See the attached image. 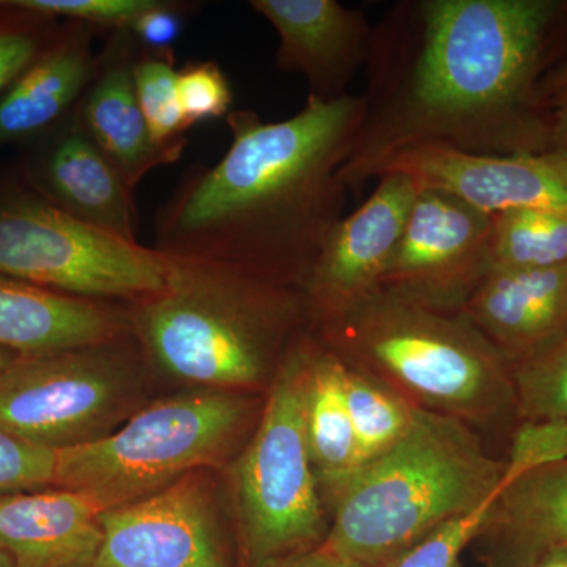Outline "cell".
I'll list each match as a JSON object with an SVG mask.
<instances>
[{
	"label": "cell",
	"mask_w": 567,
	"mask_h": 567,
	"mask_svg": "<svg viewBox=\"0 0 567 567\" xmlns=\"http://www.w3.org/2000/svg\"><path fill=\"white\" fill-rule=\"evenodd\" d=\"M249 7L278 33L276 69L301 74L309 96L336 102L365 70L374 25L361 9L336 0H251Z\"/></svg>",
	"instance_id": "obj_15"
},
{
	"label": "cell",
	"mask_w": 567,
	"mask_h": 567,
	"mask_svg": "<svg viewBox=\"0 0 567 567\" xmlns=\"http://www.w3.org/2000/svg\"><path fill=\"white\" fill-rule=\"evenodd\" d=\"M102 543L100 511L78 492L0 496V546L17 567H92Z\"/></svg>",
	"instance_id": "obj_20"
},
{
	"label": "cell",
	"mask_w": 567,
	"mask_h": 567,
	"mask_svg": "<svg viewBox=\"0 0 567 567\" xmlns=\"http://www.w3.org/2000/svg\"><path fill=\"white\" fill-rule=\"evenodd\" d=\"M540 102L548 110H554L555 104L561 102L567 96V58L563 59L557 66H554L544 80L540 81L537 89Z\"/></svg>",
	"instance_id": "obj_35"
},
{
	"label": "cell",
	"mask_w": 567,
	"mask_h": 567,
	"mask_svg": "<svg viewBox=\"0 0 567 567\" xmlns=\"http://www.w3.org/2000/svg\"><path fill=\"white\" fill-rule=\"evenodd\" d=\"M308 338L284 354L262 420L233 473L241 550L248 567L322 546L319 483L305 431Z\"/></svg>",
	"instance_id": "obj_7"
},
{
	"label": "cell",
	"mask_w": 567,
	"mask_h": 567,
	"mask_svg": "<svg viewBox=\"0 0 567 567\" xmlns=\"http://www.w3.org/2000/svg\"><path fill=\"white\" fill-rule=\"evenodd\" d=\"M565 461L567 420H524L514 432L498 492L529 472Z\"/></svg>",
	"instance_id": "obj_28"
},
{
	"label": "cell",
	"mask_w": 567,
	"mask_h": 567,
	"mask_svg": "<svg viewBox=\"0 0 567 567\" xmlns=\"http://www.w3.org/2000/svg\"><path fill=\"white\" fill-rule=\"evenodd\" d=\"M100 522L103 543L92 567H230L210 487L200 472L102 511Z\"/></svg>",
	"instance_id": "obj_11"
},
{
	"label": "cell",
	"mask_w": 567,
	"mask_h": 567,
	"mask_svg": "<svg viewBox=\"0 0 567 567\" xmlns=\"http://www.w3.org/2000/svg\"><path fill=\"white\" fill-rule=\"evenodd\" d=\"M567 159V96L551 110L550 151Z\"/></svg>",
	"instance_id": "obj_36"
},
{
	"label": "cell",
	"mask_w": 567,
	"mask_h": 567,
	"mask_svg": "<svg viewBox=\"0 0 567 567\" xmlns=\"http://www.w3.org/2000/svg\"><path fill=\"white\" fill-rule=\"evenodd\" d=\"M385 174L406 175L417 192L450 194L491 216L567 205V159L551 152L480 155L420 145L391 155L377 167L372 181Z\"/></svg>",
	"instance_id": "obj_12"
},
{
	"label": "cell",
	"mask_w": 567,
	"mask_h": 567,
	"mask_svg": "<svg viewBox=\"0 0 567 567\" xmlns=\"http://www.w3.org/2000/svg\"><path fill=\"white\" fill-rule=\"evenodd\" d=\"M565 341H567V338L565 339Z\"/></svg>",
	"instance_id": "obj_40"
},
{
	"label": "cell",
	"mask_w": 567,
	"mask_h": 567,
	"mask_svg": "<svg viewBox=\"0 0 567 567\" xmlns=\"http://www.w3.org/2000/svg\"><path fill=\"white\" fill-rule=\"evenodd\" d=\"M322 331L346 360L401 386L423 409L465 423L517 412L511 365L461 315L380 289Z\"/></svg>",
	"instance_id": "obj_5"
},
{
	"label": "cell",
	"mask_w": 567,
	"mask_h": 567,
	"mask_svg": "<svg viewBox=\"0 0 567 567\" xmlns=\"http://www.w3.org/2000/svg\"><path fill=\"white\" fill-rule=\"evenodd\" d=\"M174 55L142 54L134 63L137 102L153 140L164 148L185 151L192 126L183 117L177 96Z\"/></svg>",
	"instance_id": "obj_25"
},
{
	"label": "cell",
	"mask_w": 567,
	"mask_h": 567,
	"mask_svg": "<svg viewBox=\"0 0 567 567\" xmlns=\"http://www.w3.org/2000/svg\"><path fill=\"white\" fill-rule=\"evenodd\" d=\"M155 248L78 221L21 181L0 182V275L85 300H151L169 289Z\"/></svg>",
	"instance_id": "obj_8"
},
{
	"label": "cell",
	"mask_w": 567,
	"mask_h": 567,
	"mask_svg": "<svg viewBox=\"0 0 567 567\" xmlns=\"http://www.w3.org/2000/svg\"><path fill=\"white\" fill-rule=\"evenodd\" d=\"M0 567H17L13 559H11L9 551L0 546Z\"/></svg>",
	"instance_id": "obj_39"
},
{
	"label": "cell",
	"mask_w": 567,
	"mask_h": 567,
	"mask_svg": "<svg viewBox=\"0 0 567 567\" xmlns=\"http://www.w3.org/2000/svg\"><path fill=\"white\" fill-rule=\"evenodd\" d=\"M110 35L100 52L99 74L78 104L76 114L134 193L145 175L164 164L178 162L183 152L164 148L153 140L134 85V63L140 58L137 44L126 31H112Z\"/></svg>",
	"instance_id": "obj_18"
},
{
	"label": "cell",
	"mask_w": 567,
	"mask_h": 567,
	"mask_svg": "<svg viewBox=\"0 0 567 567\" xmlns=\"http://www.w3.org/2000/svg\"><path fill=\"white\" fill-rule=\"evenodd\" d=\"M344 393L361 465L394 446L412 425L416 405L360 365L346 360Z\"/></svg>",
	"instance_id": "obj_24"
},
{
	"label": "cell",
	"mask_w": 567,
	"mask_h": 567,
	"mask_svg": "<svg viewBox=\"0 0 567 567\" xmlns=\"http://www.w3.org/2000/svg\"><path fill=\"white\" fill-rule=\"evenodd\" d=\"M567 264V205L522 208L494 216L492 270Z\"/></svg>",
	"instance_id": "obj_23"
},
{
	"label": "cell",
	"mask_w": 567,
	"mask_h": 567,
	"mask_svg": "<svg viewBox=\"0 0 567 567\" xmlns=\"http://www.w3.org/2000/svg\"><path fill=\"white\" fill-rule=\"evenodd\" d=\"M494 216L450 194L420 189L380 289L458 315L492 270Z\"/></svg>",
	"instance_id": "obj_10"
},
{
	"label": "cell",
	"mask_w": 567,
	"mask_h": 567,
	"mask_svg": "<svg viewBox=\"0 0 567 567\" xmlns=\"http://www.w3.org/2000/svg\"><path fill=\"white\" fill-rule=\"evenodd\" d=\"M22 357H24V354L11 352V350L7 349H0V379H2V377L6 375Z\"/></svg>",
	"instance_id": "obj_38"
},
{
	"label": "cell",
	"mask_w": 567,
	"mask_h": 567,
	"mask_svg": "<svg viewBox=\"0 0 567 567\" xmlns=\"http://www.w3.org/2000/svg\"><path fill=\"white\" fill-rule=\"evenodd\" d=\"M153 0H13L14 6L54 20L80 21L96 31H126Z\"/></svg>",
	"instance_id": "obj_31"
},
{
	"label": "cell",
	"mask_w": 567,
	"mask_h": 567,
	"mask_svg": "<svg viewBox=\"0 0 567 567\" xmlns=\"http://www.w3.org/2000/svg\"><path fill=\"white\" fill-rule=\"evenodd\" d=\"M346 358L308 339L305 431L319 488L324 492L361 465L344 393Z\"/></svg>",
	"instance_id": "obj_22"
},
{
	"label": "cell",
	"mask_w": 567,
	"mask_h": 567,
	"mask_svg": "<svg viewBox=\"0 0 567 567\" xmlns=\"http://www.w3.org/2000/svg\"><path fill=\"white\" fill-rule=\"evenodd\" d=\"M192 7L193 3L153 0L152 6L142 11L126 32L141 48L142 54L174 55Z\"/></svg>",
	"instance_id": "obj_33"
},
{
	"label": "cell",
	"mask_w": 567,
	"mask_h": 567,
	"mask_svg": "<svg viewBox=\"0 0 567 567\" xmlns=\"http://www.w3.org/2000/svg\"><path fill=\"white\" fill-rule=\"evenodd\" d=\"M256 567H372L361 565V563L350 561V559L338 557L331 554L322 546L303 551V554L292 555L275 561L265 563Z\"/></svg>",
	"instance_id": "obj_34"
},
{
	"label": "cell",
	"mask_w": 567,
	"mask_h": 567,
	"mask_svg": "<svg viewBox=\"0 0 567 567\" xmlns=\"http://www.w3.org/2000/svg\"><path fill=\"white\" fill-rule=\"evenodd\" d=\"M177 96L189 126L227 117L234 102L226 73L213 61L192 63L178 70Z\"/></svg>",
	"instance_id": "obj_29"
},
{
	"label": "cell",
	"mask_w": 567,
	"mask_h": 567,
	"mask_svg": "<svg viewBox=\"0 0 567 567\" xmlns=\"http://www.w3.org/2000/svg\"><path fill=\"white\" fill-rule=\"evenodd\" d=\"M61 24L0 0V96L39 59Z\"/></svg>",
	"instance_id": "obj_27"
},
{
	"label": "cell",
	"mask_w": 567,
	"mask_h": 567,
	"mask_svg": "<svg viewBox=\"0 0 567 567\" xmlns=\"http://www.w3.org/2000/svg\"><path fill=\"white\" fill-rule=\"evenodd\" d=\"M246 410L229 391L155 402L111 434L58 451L52 487L84 495L100 513L137 502L221 461Z\"/></svg>",
	"instance_id": "obj_6"
},
{
	"label": "cell",
	"mask_w": 567,
	"mask_h": 567,
	"mask_svg": "<svg viewBox=\"0 0 567 567\" xmlns=\"http://www.w3.org/2000/svg\"><path fill=\"white\" fill-rule=\"evenodd\" d=\"M58 451L0 431V496L54 486Z\"/></svg>",
	"instance_id": "obj_30"
},
{
	"label": "cell",
	"mask_w": 567,
	"mask_h": 567,
	"mask_svg": "<svg viewBox=\"0 0 567 567\" xmlns=\"http://www.w3.org/2000/svg\"><path fill=\"white\" fill-rule=\"evenodd\" d=\"M527 567H567V547H555Z\"/></svg>",
	"instance_id": "obj_37"
},
{
	"label": "cell",
	"mask_w": 567,
	"mask_h": 567,
	"mask_svg": "<svg viewBox=\"0 0 567 567\" xmlns=\"http://www.w3.org/2000/svg\"><path fill=\"white\" fill-rule=\"evenodd\" d=\"M492 505L443 525L385 567H461L462 551L483 532Z\"/></svg>",
	"instance_id": "obj_32"
},
{
	"label": "cell",
	"mask_w": 567,
	"mask_h": 567,
	"mask_svg": "<svg viewBox=\"0 0 567 567\" xmlns=\"http://www.w3.org/2000/svg\"><path fill=\"white\" fill-rule=\"evenodd\" d=\"M128 330V316L102 301L0 275V349L40 357L107 344Z\"/></svg>",
	"instance_id": "obj_19"
},
{
	"label": "cell",
	"mask_w": 567,
	"mask_h": 567,
	"mask_svg": "<svg viewBox=\"0 0 567 567\" xmlns=\"http://www.w3.org/2000/svg\"><path fill=\"white\" fill-rule=\"evenodd\" d=\"M480 536L488 539L491 567H527L551 548L567 547V461L502 488Z\"/></svg>",
	"instance_id": "obj_21"
},
{
	"label": "cell",
	"mask_w": 567,
	"mask_h": 567,
	"mask_svg": "<svg viewBox=\"0 0 567 567\" xmlns=\"http://www.w3.org/2000/svg\"><path fill=\"white\" fill-rule=\"evenodd\" d=\"M368 200L341 219L305 286L309 312L327 324L379 292L417 189L406 175L385 174Z\"/></svg>",
	"instance_id": "obj_13"
},
{
	"label": "cell",
	"mask_w": 567,
	"mask_h": 567,
	"mask_svg": "<svg viewBox=\"0 0 567 567\" xmlns=\"http://www.w3.org/2000/svg\"><path fill=\"white\" fill-rule=\"evenodd\" d=\"M20 181L78 221L140 244L134 193L82 125L76 110L28 142Z\"/></svg>",
	"instance_id": "obj_14"
},
{
	"label": "cell",
	"mask_w": 567,
	"mask_h": 567,
	"mask_svg": "<svg viewBox=\"0 0 567 567\" xmlns=\"http://www.w3.org/2000/svg\"><path fill=\"white\" fill-rule=\"evenodd\" d=\"M363 115L361 95L328 103L308 96L281 122L229 112V151L182 178L156 213L153 248L305 292L324 240L346 216L341 171Z\"/></svg>",
	"instance_id": "obj_2"
},
{
	"label": "cell",
	"mask_w": 567,
	"mask_h": 567,
	"mask_svg": "<svg viewBox=\"0 0 567 567\" xmlns=\"http://www.w3.org/2000/svg\"><path fill=\"white\" fill-rule=\"evenodd\" d=\"M503 470L468 423L416 405L394 446L328 488L333 520L322 547L385 567L443 525L491 506Z\"/></svg>",
	"instance_id": "obj_3"
},
{
	"label": "cell",
	"mask_w": 567,
	"mask_h": 567,
	"mask_svg": "<svg viewBox=\"0 0 567 567\" xmlns=\"http://www.w3.org/2000/svg\"><path fill=\"white\" fill-rule=\"evenodd\" d=\"M567 51V0H401L374 25L364 115L341 171L349 192L394 153L550 151L537 95Z\"/></svg>",
	"instance_id": "obj_1"
},
{
	"label": "cell",
	"mask_w": 567,
	"mask_h": 567,
	"mask_svg": "<svg viewBox=\"0 0 567 567\" xmlns=\"http://www.w3.org/2000/svg\"><path fill=\"white\" fill-rule=\"evenodd\" d=\"M95 28L63 21L20 80L0 96V147L28 144L70 117L102 65Z\"/></svg>",
	"instance_id": "obj_17"
},
{
	"label": "cell",
	"mask_w": 567,
	"mask_h": 567,
	"mask_svg": "<svg viewBox=\"0 0 567 567\" xmlns=\"http://www.w3.org/2000/svg\"><path fill=\"white\" fill-rule=\"evenodd\" d=\"M506 363H527L567 338V264L491 270L458 312Z\"/></svg>",
	"instance_id": "obj_16"
},
{
	"label": "cell",
	"mask_w": 567,
	"mask_h": 567,
	"mask_svg": "<svg viewBox=\"0 0 567 567\" xmlns=\"http://www.w3.org/2000/svg\"><path fill=\"white\" fill-rule=\"evenodd\" d=\"M511 371L522 420H567V341Z\"/></svg>",
	"instance_id": "obj_26"
},
{
	"label": "cell",
	"mask_w": 567,
	"mask_h": 567,
	"mask_svg": "<svg viewBox=\"0 0 567 567\" xmlns=\"http://www.w3.org/2000/svg\"><path fill=\"white\" fill-rule=\"evenodd\" d=\"M169 260V289L128 315L142 349L163 371L197 385L259 383L309 311L303 290L218 265Z\"/></svg>",
	"instance_id": "obj_4"
},
{
	"label": "cell",
	"mask_w": 567,
	"mask_h": 567,
	"mask_svg": "<svg viewBox=\"0 0 567 567\" xmlns=\"http://www.w3.org/2000/svg\"><path fill=\"white\" fill-rule=\"evenodd\" d=\"M117 341L22 357L0 379V431L54 451L111 434L126 401Z\"/></svg>",
	"instance_id": "obj_9"
}]
</instances>
